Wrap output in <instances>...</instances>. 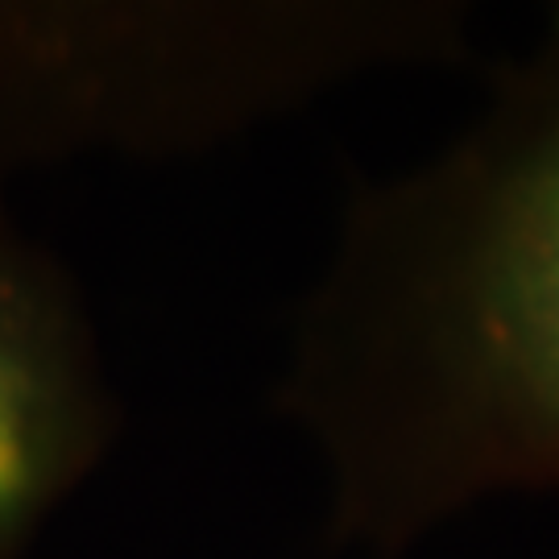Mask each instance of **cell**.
Wrapping results in <instances>:
<instances>
[{"instance_id":"6da1fadb","label":"cell","mask_w":559,"mask_h":559,"mask_svg":"<svg viewBox=\"0 0 559 559\" xmlns=\"http://www.w3.org/2000/svg\"><path fill=\"white\" fill-rule=\"evenodd\" d=\"M480 71L452 138L348 187L290 311L274 411L344 556L559 498V4Z\"/></svg>"},{"instance_id":"7a4b0ae2","label":"cell","mask_w":559,"mask_h":559,"mask_svg":"<svg viewBox=\"0 0 559 559\" xmlns=\"http://www.w3.org/2000/svg\"><path fill=\"white\" fill-rule=\"evenodd\" d=\"M460 0H0V182L187 162L402 71H480Z\"/></svg>"},{"instance_id":"3957f363","label":"cell","mask_w":559,"mask_h":559,"mask_svg":"<svg viewBox=\"0 0 559 559\" xmlns=\"http://www.w3.org/2000/svg\"><path fill=\"white\" fill-rule=\"evenodd\" d=\"M117 427L120 402L80 286L0 200V559L29 556L104 464Z\"/></svg>"}]
</instances>
